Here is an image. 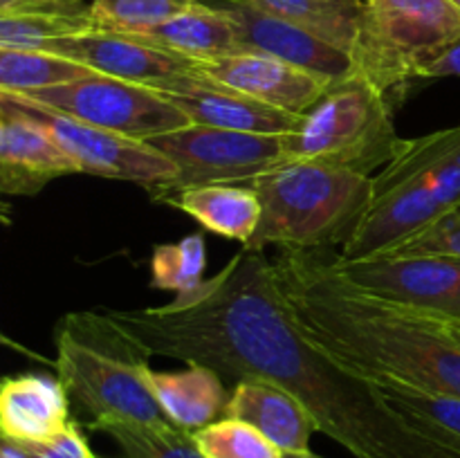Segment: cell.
Returning <instances> with one entry per match:
<instances>
[{
    "mask_svg": "<svg viewBox=\"0 0 460 458\" xmlns=\"http://www.w3.org/2000/svg\"><path fill=\"white\" fill-rule=\"evenodd\" d=\"M39 52L57 54L81 63L99 75L157 88L162 84L191 75V61L151 43L117 31L94 30L70 39L49 40Z\"/></svg>",
    "mask_w": 460,
    "mask_h": 458,
    "instance_id": "15",
    "label": "cell"
},
{
    "mask_svg": "<svg viewBox=\"0 0 460 458\" xmlns=\"http://www.w3.org/2000/svg\"><path fill=\"white\" fill-rule=\"evenodd\" d=\"M259 196L261 225L247 250L344 247L371 202L373 175L322 162H283L243 182Z\"/></svg>",
    "mask_w": 460,
    "mask_h": 458,
    "instance_id": "3",
    "label": "cell"
},
{
    "mask_svg": "<svg viewBox=\"0 0 460 458\" xmlns=\"http://www.w3.org/2000/svg\"><path fill=\"white\" fill-rule=\"evenodd\" d=\"M452 330H454V335H456V339L460 341V323L458 321H452Z\"/></svg>",
    "mask_w": 460,
    "mask_h": 458,
    "instance_id": "35",
    "label": "cell"
},
{
    "mask_svg": "<svg viewBox=\"0 0 460 458\" xmlns=\"http://www.w3.org/2000/svg\"><path fill=\"white\" fill-rule=\"evenodd\" d=\"M445 76H460V39L429 58L418 72V81L445 79Z\"/></svg>",
    "mask_w": 460,
    "mask_h": 458,
    "instance_id": "32",
    "label": "cell"
},
{
    "mask_svg": "<svg viewBox=\"0 0 460 458\" xmlns=\"http://www.w3.org/2000/svg\"><path fill=\"white\" fill-rule=\"evenodd\" d=\"M108 319L142 353L202 364L223 380L259 377L295 395L326 434L355 458H460L389 407L376 382L344 366L296 326L261 250L232 256L187 299Z\"/></svg>",
    "mask_w": 460,
    "mask_h": 458,
    "instance_id": "1",
    "label": "cell"
},
{
    "mask_svg": "<svg viewBox=\"0 0 460 458\" xmlns=\"http://www.w3.org/2000/svg\"><path fill=\"white\" fill-rule=\"evenodd\" d=\"M205 458H286V452L247 422L220 418L193 431Z\"/></svg>",
    "mask_w": 460,
    "mask_h": 458,
    "instance_id": "29",
    "label": "cell"
},
{
    "mask_svg": "<svg viewBox=\"0 0 460 458\" xmlns=\"http://www.w3.org/2000/svg\"><path fill=\"white\" fill-rule=\"evenodd\" d=\"M54 368L93 431L106 422H169L148 384V355L108 314L66 317L57 332Z\"/></svg>",
    "mask_w": 460,
    "mask_h": 458,
    "instance_id": "4",
    "label": "cell"
},
{
    "mask_svg": "<svg viewBox=\"0 0 460 458\" xmlns=\"http://www.w3.org/2000/svg\"><path fill=\"white\" fill-rule=\"evenodd\" d=\"M207 245L202 233L155 245L151 256V287L187 299L207 281Z\"/></svg>",
    "mask_w": 460,
    "mask_h": 458,
    "instance_id": "26",
    "label": "cell"
},
{
    "mask_svg": "<svg viewBox=\"0 0 460 458\" xmlns=\"http://www.w3.org/2000/svg\"><path fill=\"white\" fill-rule=\"evenodd\" d=\"M286 458H322V456H317L314 452H305V454H286Z\"/></svg>",
    "mask_w": 460,
    "mask_h": 458,
    "instance_id": "34",
    "label": "cell"
},
{
    "mask_svg": "<svg viewBox=\"0 0 460 458\" xmlns=\"http://www.w3.org/2000/svg\"><path fill=\"white\" fill-rule=\"evenodd\" d=\"M72 425L70 395L58 377L40 373L7 375L0 386V431L21 445L57 438Z\"/></svg>",
    "mask_w": 460,
    "mask_h": 458,
    "instance_id": "17",
    "label": "cell"
},
{
    "mask_svg": "<svg viewBox=\"0 0 460 458\" xmlns=\"http://www.w3.org/2000/svg\"><path fill=\"white\" fill-rule=\"evenodd\" d=\"M376 382L382 398L398 411L409 425L422 434L438 438L443 443L460 449V400L449 395L431 393L416 386L400 382L395 377H368Z\"/></svg>",
    "mask_w": 460,
    "mask_h": 458,
    "instance_id": "23",
    "label": "cell"
},
{
    "mask_svg": "<svg viewBox=\"0 0 460 458\" xmlns=\"http://www.w3.org/2000/svg\"><path fill=\"white\" fill-rule=\"evenodd\" d=\"M386 256H456L460 259V207Z\"/></svg>",
    "mask_w": 460,
    "mask_h": 458,
    "instance_id": "30",
    "label": "cell"
},
{
    "mask_svg": "<svg viewBox=\"0 0 460 458\" xmlns=\"http://www.w3.org/2000/svg\"><path fill=\"white\" fill-rule=\"evenodd\" d=\"M335 265L337 272L364 295L460 323V259L456 256L344 260L335 251Z\"/></svg>",
    "mask_w": 460,
    "mask_h": 458,
    "instance_id": "9",
    "label": "cell"
},
{
    "mask_svg": "<svg viewBox=\"0 0 460 458\" xmlns=\"http://www.w3.org/2000/svg\"><path fill=\"white\" fill-rule=\"evenodd\" d=\"M94 75V70L39 49L0 48V92L27 94Z\"/></svg>",
    "mask_w": 460,
    "mask_h": 458,
    "instance_id": "25",
    "label": "cell"
},
{
    "mask_svg": "<svg viewBox=\"0 0 460 458\" xmlns=\"http://www.w3.org/2000/svg\"><path fill=\"white\" fill-rule=\"evenodd\" d=\"M155 90L178 106L191 124L259 135H292L304 121V115L256 101L247 94L211 84L196 75L178 76L169 84L157 85Z\"/></svg>",
    "mask_w": 460,
    "mask_h": 458,
    "instance_id": "16",
    "label": "cell"
},
{
    "mask_svg": "<svg viewBox=\"0 0 460 458\" xmlns=\"http://www.w3.org/2000/svg\"><path fill=\"white\" fill-rule=\"evenodd\" d=\"M164 205L191 216L207 232L247 245L261 225V200L245 184H209L180 191Z\"/></svg>",
    "mask_w": 460,
    "mask_h": 458,
    "instance_id": "22",
    "label": "cell"
},
{
    "mask_svg": "<svg viewBox=\"0 0 460 458\" xmlns=\"http://www.w3.org/2000/svg\"><path fill=\"white\" fill-rule=\"evenodd\" d=\"M234 21L241 52H256L337 81L353 70L350 54L250 0H205Z\"/></svg>",
    "mask_w": 460,
    "mask_h": 458,
    "instance_id": "11",
    "label": "cell"
},
{
    "mask_svg": "<svg viewBox=\"0 0 460 458\" xmlns=\"http://www.w3.org/2000/svg\"><path fill=\"white\" fill-rule=\"evenodd\" d=\"M0 458H30V454H27V449L22 447L21 443L3 438V445H0Z\"/></svg>",
    "mask_w": 460,
    "mask_h": 458,
    "instance_id": "33",
    "label": "cell"
},
{
    "mask_svg": "<svg viewBox=\"0 0 460 458\" xmlns=\"http://www.w3.org/2000/svg\"><path fill=\"white\" fill-rule=\"evenodd\" d=\"M102 431L119 449V458H205L193 440L191 431L164 422V425H133V422H106Z\"/></svg>",
    "mask_w": 460,
    "mask_h": 458,
    "instance_id": "27",
    "label": "cell"
},
{
    "mask_svg": "<svg viewBox=\"0 0 460 458\" xmlns=\"http://www.w3.org/2000/svg\"><path fill=\"white\" fill-rule=\"evenodd\" d=\"M460 207V124L404 139L373 175L371 202L340 250L344 260L386 256Z\"/></svg>",
    "mask_w": 460,
    "mask_h": 458,
    "instance_id": "2",
    "label": "cell"
},
{
    "mask_svg": "<svg viewBox=\"0 0 460 458\" xmlns=\"http://www.w3.org/2000/svg\"><path fill=\"white\" fill-rule=\"evenodd\" d=\"M191 75L295 115H305L332 84L326 76L256 52L191 61Z\"/></svg>",
    "mask_w": 460,
    "mask_h": 458,
    "instance_id": "12",
    "label": "cell"
},
{
    "mask_svg": "<svg viewBox=\"0 0 460 458\" xmlns=\"http://www.w3.org/2000/svg\"><path fill=\"white\" fill-rule=\"evenodd\" d=\"M225 418L247 422L286 454H305L317 422L292 393L259 377H243L229 391Z\"/></svg>",
    "mask_w": 460,
    "mask_h": 458,
    "instance_id": "18",
    "label": "cell"
},
{
    "mask_svg": "<svg viewBox=\"0 0 460 458\" xmlns=\"http://www.w3.org/2000/svg\"><path fill=\"white\" fill-rule=\"evenodd\" d=\"M402 144L389 94L364 76L349 75L332 81L304 115L301 128L283 137V162H322L373 175Z\"/></svg>",
    "mask_w": 460,
    "mask_h": 458,
    "instance_id": "5",
    "label": "cell"
},
{
    "mask_svg": "<svg viewBox=\"0 0 460 458\" xmlns=\"http://www.w3.org/2000/svg\"><path fill=\"white\" fill-rule=\"evenodd\" d=\"M265 12L290 21L344 52H353L362 21L359 0H250Z\"/></svg>",
    "mask_w": 460,
    "mask_h": 458,
    "instance_id": "24",
    "label": "cell"
},
{
    "mask_svg": "<svg viewBox=\"0 0 460 458\" xmlns=\"http://www.w3.org/2000/svg\"><path fill=\"white\" fill-rule=\"evenodd\" d=\"M460 39V9L452 0H367L350 75L364 76L391 101L418 81L429 58Z\"/></svg>",
    "mask_w": 460,
    "mask_h": 458,
    "instance_id": "6",
    "label": "cell"
},
{
    "mask_svg": "<svg viewBox=\"0 0 460 458\" xmlns=\"http://www.w3.org/2000/svg\"><path fill=\"white\" fill-rule=\"evenodd\" d=\"M0 97L18 103L34 115L36 121L54 135L63 151L72 157L79 173L97 175V178L137 182L142 187L166 182L175 175V164L160 151L139 139L124 137L97 126L84 124L72 117L58 115L49 108L39 106L18 94L0 92Z\"/></svg>",
    "mask_w": 460,
    "mask_h": 458,
    "instance_id": "10",
    "label": "cell"
},
{
    "mask_svg": "<svg viewBox=\"0 0 460 458\" xmlns=\"http://www.w3.org/2000/svg\"><path fill=\"white\" fill-rule=\"evenodd\" d=\"M94 30L85 0H13L0 7V48L7 49H40Z\"/></svg>",
    "mask_w": 460,
    "mask_h": 458,
    "instance_id": "20",
    "label": "cell"
},
{
    "mask_svg": "<svg viewBox=\"0 0 460 458\" xmlns=\"http://www.w3.org/2000/svg\"><path fill=\"white\" fill-rule=\"evenodd\" d=\"M13 0H0V7H4V4H12Z\"/></svg>",
    "mask_w": 460,
    "mask_h": 458,
    "instance_id": "36",
    "label": "cell"
},
{
    "mask_svg": "<svg viewBox=\"0 0 460 458\" xmlns=\"http://www.w3.org/2000/svg\"><path fill=\"white\" fill-rule=\"evenodd\" d=\"M148 384L171 425L198 431L225 418L229 391L209 366L187 364L182 371H148Z\"/></svg>",
    "mask_w": 460,
    "mask_h": 458,
    "instance_id": "19",
    "label": "cell"
},
{
    "mask_svg": "<svg viewBox=\"0 0 460 458\" xmlns=\"http://www.w3.org/2000/svg\"><path fill=\"white\" fill-rule=\"evenodd\" d=\"M198 0H93L94 27L117 34H144L178 13L187 12Z\"/></svg>",
    "mask_w": 460,
    "mask_h": 458,
    "instance_id": "28",
    "label": "cell"
},
{
    "mask_svg": "<svg viewBox=\"0 0 460 458\" xmlns=\"http://www.w3.org/2000/svg\"><path fill=\"white\" fill-rule=\"evenodd\" d=\"M18 97L30 99L58 115L139 142L191 124L187 115L169 99L162 97L155 88L99 75V72L70 84L18 94Z\"/></svg>",
    "mask_w": 460,
    "mask_h": 458,
    "instance_id": "8",
    "label": "cell"
},
{
    "mask_svg": "<svg viewBox=\"0 0 460 458\" xmlns=\"http://www.w3.org/2000/svg\"><path fill=\"white\" fill-rule=\"evenodd\" d=\"M128 36L189 58V61H205V58L241 52L232 18L223 9L214 7L205 0H198L187 12L178 13L175 18L144 31V34Z\"/></svg>",
    "mask_w": 460,
    "mask_h": 458,
    "instance_id": "21",
    "label": "cell"
},
{
    "mask_svg": "<svg viewBox=\"0 0 460 458\" xmlns=\"http://www.w3.org/2000/svg\"><path fill=\"white\" fill-rule=\"evenodd\" d=\"M452 3H454V4H456V7L460 9V0H452Z\"/></svg>",
    "mask_w": 460,
    "mask_h": 458,
    "instance_id": "37",
    "label": "cell"
},
{
    "mask_svg": "<svg viewBox=\"0 0 460 458\" xmlns=\"http://www.w3.org/2000/svg\"><path fill=\"white\" fill-rule=\"evenodd\" d=\"M359 3H367V0H359Z\"/></svg>",
    "mask_w": 460,
    "mask_h": 458,
    "instance_id": "38",
    "label": "cell"
},
{
    "mask_svg": "<svg viewBox=\"0 0 460 458\" xmlns=\"http://www.w3.org/2000/svg\"><path fill=\"white\" fill-rule=\"evenodd\" d=\"M385 368L398 380L460 400V341L452 321L436 314H411L385 348Z\"/></svg>",
    "mask_w": 460,
    "mask_h": 458,
    "instance_id": "13",
    "label": "cell"
},
{
    "mask_svg": "<svg viewBox=\"0 0 460 458\" xmlns=\"http://www.w3.org/2000/svg\"><path fill=\"white\" fill-rule=\"evenodd\" d=\"M79 173L54 135L31 112L0 97V191L36 196L52 180Z\"/></svg>",
    "mask_w": 460,
    "mask_h": 458,
    "instance_id": "14",
    "label": "cell"
},
{
    "mask_svg": "<svg viewBox=\"0 0 460 458\" xmlns=\"http://www.w3.org/2000/svg\"><path fill=\"white\" fill-rule=\"evenodd\" d=\"M283 137L286 135L243 133L202 124L155 135L146 144L173 162L175 175L146 187L148 196L164 202L187 189L247 182L283 164Z\"/></svg>",
    "mask_w": 460,
    "mask_h": 458,
    "instance_id": "7",
    "label": "cell"
},
{
    "mask_svg": "<svg viewBox=\"0 0 460 458\" xmlns=\"http://www.w3.org/2000/svg\"><path fill=\"white\" fill-rule=\"evenodd\" d=\"M22 447L27 449L30 458H99L90 449L88 438H85L84 431L79 429L75 420L57 438L39 445H22Z\"/></svg>",
    "mask_w": 460,
    "mask_h": 458,
    "instance_id": "31",
    "label": "cell"
}]
</instances>
